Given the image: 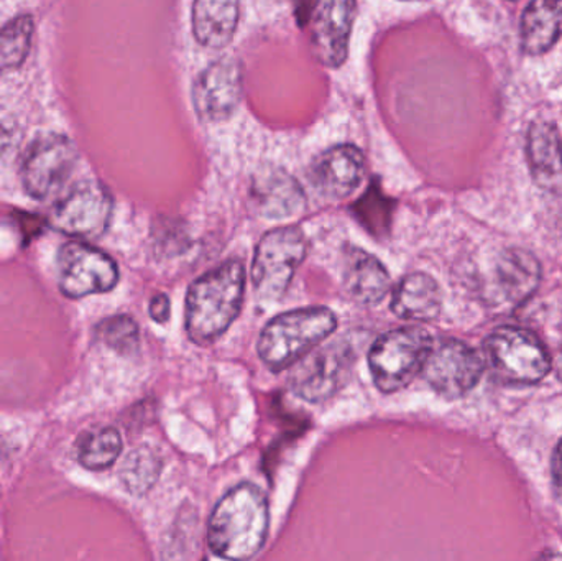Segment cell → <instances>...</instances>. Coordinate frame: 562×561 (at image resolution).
Instances as JSON below:
<instances>
[{
	"label": "cell",
	"instance_id": "cell-5",
	"mask_svg": "<svg viewBox=\"0 0 562 561\" xmlns=\"http://www.w3.org/2000/svg\"><path fill=\"white\" fill-rule=\"evenodd\" d=\"M484 358L491 374L508 385H533L543 381L551 359L543 343L530 329L504 326L484 341Z\"/></svg>",
	"mask_w": 562,
	"mask_h": 561
},
{
	"label": "cell",
	"instance_id": "cell-4",
	"mask_svg": "<svg viewBox=\"0 0 562 561\" xmlns=\"http://www.w3.org/2000/svg\"><path fill=\"white\" fill-rule=\"evenodd\" d=\"M432 338L422 326H403L376 338L369 351V368L383 394L402 391L423 372Z\"/></svg>",
	"mask_w": 562,
	"mask_h": 561
},
{
	"label": "cell",
	"instance_id": "cell-13",
	"mask_svg": "<svg viewBox=\"0 0 562 561\" xmlns=\"http://www.w3.org/2000/svg\"><path fill=\"white\" fill-rule=\"evenodd\" d=\"M356 0H317L311 23V48L327 68H339L349 53Z\"/></svg>",
	"mask_w": 562,
	"mask_h": 561
},
{
	"label": "cell",
	"instance_id": "cell-20",
	"mask_svg": "<svg viewBox=\"0 0 562 561\" xmlns=\"http://www.w3.org/2000/svg\"><path fill=\"white\" fill-rule=\"evenodd\" d=\"M239 16V0H194V36L207 48H224L236 35Z\"/></svg>",
	"mask_w": 562,
	"mask_h": 561
},
{
	"label": "cell",
	"instance_id": "cell-15",
	"mask_svg": "<svg viewBox=\"0 0 562 561\" xmlns=\"http://www.w3.org/2000/svg\"><path fill=\"white\" fill-rule=\"evenodd\" d=\"M362 152L353 145H337L317 157L313 165L314 188L327 200H344L350 197L363 180Z\"/></svg>",
	"mask_w": 562,
	"mask_h": 561
},
{
	"label": "cell",
	"instance_id": "cell-22",
	"mask_svg": "<svg viewBox=\"0 0 562 561\" xmlns=\"http://www.w3.org/2000/svg\"><path fill=\"white\" fill-rule=\"evenodd\" d=\"M164 470L160 453L150 447H140L131 451L121 467L122 484L134 496H145L157 484Z\"/></svg>",
	"mask_w": 562,
	"mask_h": 561
},
{
	"label": "cell",
	"instance_id": "cell-16",
	"mask_svg": "<svg viewBox=\"0 0 562 561\" xmlns=\"http://www.w3.org/2000/svg\"><path fill=\"white\" fill-rule=\"evenodd\" d=\"M252 200L260 216L269 220L294 216L306 204L300 183L281 168H267L254 178Z\"/></svg>",
	"mask_w": 562,
	"mask_h": 561
},
{
	"label": "cell",
	"instance_id": "cell-23",
	"mask_svg": "<svg viewBox=\"0 0 562 561\" xmlns=\"http://www.w3.org/2000/svg\"><path fill=\"white\" fill-rule=\"evenodd\" d=\"M76 450L82 467L92 471L108 470L121 457V434L111 427L86 431L76 444Z\"/></svg>",
	"mask_w": 562,
	"mask_h": 561
},
{
	"label": "cell",
	"instance_id": "cell-10",
	"mask_svg": "<svg viewBox=\"0 0 562 561\" xmlns=\"http://www.w3.org/2000/svg\"><path fill=\"white\" fill-rule=\"evenodd\" d=\"M58 280L65 295L82 299L114 289L119 282V269L102 250L81 243H69L59 250Z\"/></svg>",
	"mask_w": 562,
	"mask_h": 561
},
{
	"label": "cell",
	"instance_id": "cell-2",
	"mask_svg": "<svg viewBox=\"0 0 562 561\" xmlns=\"http://www.w3.org/2000/svg\"><path fill=\"white\" fill-rule=\"evenodd\" d=\"M246 292V269L240 260L221 263L194 280L187 295V333L200 346L211 345L231 328Z\"/></svg>",
	"mask_w": 562,
	"mask_h": 561
},
{
	"label": "cell",
	"instance_id": "cell-6",
	"mask_svg": "<svg viewBox=\"0 0 562 561\" xmlns=\"http://www.w3.org/2000/svg\"><path fill=\"white\" fill-rule=\"evenodd\" d=\"M306 253V237L297 227H279L267 233L254 256V290L259 299L266 302L281 299Z\"/></svg>",
	"mask_w": 562,
	"mask_h": 561
},
{
	"label": "cell",
	"instance_id": "cell-11",
	"mask_svg": "<svg viewBox=\"0 0 562 561\" xmlns=\"http://www.w3.org/2000/svg\"><path fill=\"white\" fill-rule=\"evenodd\" d=\"M112 214V198L94 180L79 181L52 213V224L61 233L78 237H98L108 229Z\"/></svg>",
	"mask_w": 562,
	"mask_h": 561
},
{
	"label": "cell",
	"instance_id": "cell-27",
	"mask_svg": "<svg viewBox=\"0 0 562 561\" xmlns=\"http://www.w3.org/2000/svg\"><path fill=\"white\" fill-rule=\"evenodd\" d=\"M553 486L558 500L562 503V438L553 457Z\"/></svg>",
	"mask_w": 562,
	"mask_h": 561
},
{
	"label": "cell",
	"instance_id": "cell-9",
	"mask_svg": "<svg viewBox=\"0 0 562 561\" xmlns=\"http://www.w3.org/2000/svg\"><path fill=\"white\" fill-rule=\"evenodd\" d=\"M76 161L78 152L66 135H40L30 144L23 157V188L35 200H45L71 177Z\"/></svg>",
	"mask_w": 562,
	"mask_h": 561
},
{
	"label": "cell",
	"instance_id": "cell-7",
	"mask_svg": "<svg viewBox=\"0 0 562 561\" xmlns=\"http://www.w3.org/2000/svg\"><path fill=\"white\" fill-rule=\"evenodd\" d=\"M356 359V348L346 338L313 349L296 362L290 379L291 391L310 404H323L347 384Z\"/></svg>",
	"mask_w": 562,
	"mask_h": 561
},
{
	"label": "cell",
	"instance_id": "cell-21",
	"mask_svg": "<svg viewBox=\"0 0 562 561\" xmlns=\"http://www.w3.org/2000/svg\"><path fill=\"white\" fill-rule=\"evenodd\" d=\"M521 49L538 56L562 38V0H531L521 15Z\"/></svg>",
	"mask_w": 562,
	"mask_h": 561
},
{
	"label": "cell",
	"instance_id": "cell-17",
	"mask_svg": "<svg viewBox=\"0 0 562 561\" xmlns=\"http://www.w3.org/2000/svg\"><path fill=\"white\" fill-rule=\"evenodd\" d=\"M527 157L535 181L547 190L562 187V138L553 122L535 121L528 128Z\"/></svg>",
	"mask_w": 562,
	"mask_h": 561
},
{
	"label": "cell",
	"instance_id": "cell-3",
	"mask_svg": "<svg viewBox=\"0 0 562 561\" xmlns=\"http://www.w3.org/2000/svg\"><path fill=\"white\" fill-rule=\"evenodd\" d=\"M336 326V315L323 306L281 313L260 335V359L270 371H284L329 338Z\"/></svg>",
	"mask_w": 562,
	"mask_h": 561
},
{
	"label": "cell",
	"instance_id": "cell-8",
	"mask_svg": "<svg viewBox=\"0 0 562 561\" xmlns=\"http://www.w3.org/2000/svg\"><path fill=\"white\" fill-rule=\"evenodd\" d=\"M484 358L459 339L448 338L432 345L423 374L432 391L456 401L474 391L484 374Z\"/></svg>",
	"mask_w": 562,
	"mask_h": 561
},
{
	"label": "cell",
	"instance_id": "cell-12",
	"mask_svg": "<svg viewBox=\"0 0 562 561\" xmlns=\"http://www.w3.org/2000/svg\"><path fill=\"white\" fill-rule=\"evenodd\" d=\"M243 99V69L236 58L216 59L200 72L193 85V105L204 122H224Z\"/></svg>",
	"mask_w": 562,
	"mask_h": 561
},
{
	"label": "cell",
	"instance_id": "cell-25",
	"mask_svg": "<svg viewBox=\"0 0 562 561\" xmlns=\"http://www.w3.org/2000/svg\"><path fill=\"white\" fill-rule=\"evenodd\" d=\"M98 338L119 355L138 349V326L131 316L117 315L99 323Z\"/></svg>",
	"mask_w": 562,
	"mask_h": 561
},
{
	"label": "cell",
	"instance_id": "cell-18",
	"mask_svg": "<svg viewBox=\"0 0 562 561\" xmlns=\"http://www.w3.org/2000/svg\"><path fill=\"white\" fill-rule=\"evenodd\" d=\"M390 306L398 318L406 322H431L441 313L442 292L428 273H409L395 287Z\"/></svg>",
	"mask_w": 562,
	"mask_h": 561
},
{
	"label": "cell",
	"instance_id": "cell-28",
	"mask_svg": "<svg viewBox=\"0 0 562 561\" xmlns=\"http://www.w3.org/2000/svg\"><path fill=\"white\" fill-rule=\"evenodd\" d=\"M512 2H517V0H512Z\"/></svg>",
	"mask_w": 562,
	"mask_h": 561
},
{
	"label": "cell",
	"instance_id": "cell-26",
	"mask_svg": "<svg viewBox=\"0 0 562 561\" xmlns=\"http://www.w3.org/2000/svg\"><path fill=\"white\" fill-rule=\"evenodd\" d=\"M148 310H150L148 313H150L151 319L164 325V323H167L168 319H170V299H168L167 295H157L155 299H151L150 308Z\"/></svg>",
	"mask_w": 562,
	"mask_h": 561
},
{
	"label": "cell",
	"instance_id": "cell-19",
	"mask_svg": "<svg viewBox=\"0 0 562 561\" xmlns=\"http://www.w3.org/2000/svg\"><path fill=\"white\" fill-rule=\"evenodd\" d=\"M344 287L356 302L376 305L392 287L389 270L366 250L350 249L344 267Z\"/></svg>",
	"mask_w": 562,
	"mask_h": 561
},
{
	"label": "cell",
	"instance_id": "cell-24",
	"mask_svg": "<svg viewBox=\"0 0 562 561\" xmlns=\"http://www.w3.org/2000/svg\"><path fill=\"white\" fill-rule=\"evenodd\" d=\"M35 23L30 15L10 20L0 29V72L20 68L32 46Z\"/></svg>",
	"mask_w": 562,
	"mask_h": 561
},
{
	"label": "cell",
	"instance_id": "cell-1",
	"mask_svg": "<svg viewBox=\"0 0 562 561\" xmlns=\"http://www.w3.org/2000/svg\"><path fill=\"white\" fill-rule=\"evenodd\" d=\"M270 530L269 501L260 487L243 483L213 510L207 546L224 560H250L263 549Z\"/></svg>",
	"mask_w": 562,
	"mask_h": 561
},
{
	"label": "cell",
	"instance_id": "cell-14",
	"mask_svg": "<svg viewBox=\"0 0 562 561\" xmlns=\"http://www.w3.org/2000/svg\"><path fill=\"white\" fill-rule=\"evenodd\" d=\"M541 267L533 254L524 249H507L492 269V303L517 306L533 295L540 285Z\"/></svg>",
	"mask_w": 562,
	"mask_h": 561
}]
</instances>
